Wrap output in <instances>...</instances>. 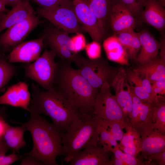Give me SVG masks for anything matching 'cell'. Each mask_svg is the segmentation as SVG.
Wrapping results in <instances>:
<instances>
[{"label":"cell","mask_w":165,"mask_h":165,"mask_svg":"<svg viewBox=\"0 0 165 165\" xmlns=\"http://www.w3.org/2000/svg\"><path fill=\"white\" fill-rule=\"evenodd\" d=\"M6 5L3 0H0V12H4L6 13L9 10H8L6 7Z\"/></svg>","instance_id":"bcb514c9"},{"label":"cell","mask_w":165,"mask_h":165,"mask_svg":"<svg viewBox=\"0 0 165 165\" xmlns=\"http://www.w3.org/2000/svg\"><path fill=\"white\" fill-rule=\"evenodd\" d=\"M122 165H151L148 161H145L140 158L130 155L123 152L121 160Z\"/></svg>","instance_id":"8d00e7d4"},{"label":"cell","mask_w":165,"mask_h":165,"mask_svg":"<svg viewBox=\"0 0 165 165\" xmlns=\"http://www.w3.org/2000/svg\"><path fill=\"white\" fill-rule=\"evenodd\" d=\"M79 68L78 70L81 75L92 87L98 90L106 82L111 85L119 69L111 66L106 60L101 57L90 59L83 57Z\"/></svg>","instance_id":"8992f818"},{"label":"cell","mask_w":165,"mask_h":165,"mask_svg":"<svg viewBox=\"0 0 165 165\" xmlns=\"http://www.w3.org/2000/svg\"><path fill=\"white\" fill-rule=\"evenodd\" d=\"M54 86L80 113L95 116L94 102L99 90L92 87L70 64L64 61L59 63Z\"/></svg>","instance_id":"7a4b0ae2"},{"label":"cell","mask_w":165,"mask_h":165,"mask_svg":"<svg viewBox=\"0 0 165 165\" xmlns=\"http://www.w3.org/2000/svg\"><path fill=\"white\" fill-rule=\"evenodd\" d=\"M102 120L95 115L81 114L72 121L62 136L64 161L69 163L80 150L98 145Z\"/></svg>","instance_id":"277c9868"},{"label":"cell","mask_w":165,"mask_h":165,"mask_svg":"<svg viewBox=\"0 0 165 165\" xmlns=\"http://www.w3.org/2000/svg\"><path fill=\"white\" fill-rule=\"evenodd\" d=\"M29 1L22 0L6 13L0 23V33L35 13Z\"/></svg>","instance_id":"44dd1931"},{"label":"cell","mask_w":165,"mask_h":165,"mask_svg":"<svg viewBox=\"0 0 165 165\" xmlns=\"http://www.w3.org/2000/svg\"><path fill=\"white\" fill-rule=\"evenodd\" d=\"M165 38L164 36H163L162 42L160 43V49H161V50L160 53V57L163 61L165 63Z\"/></svg>","instance_id":"ee69618b"},{"label":"cell","mask_w":165,"mask_h":165,"mask_svg":"<svg viewBox=\"0 0 165 165\" xmlns=\"http://www.w3.org/2000/svg\"><path fill=\"white\" fill-rule=\"evenodd\" d=\"M30 118L26 123L11 120L13 123L21 125L31 133L33 145L31 152L25 154L45 165H58L57 157L64 155L62 138L63 131L53 123L43 118L30 106Z\"/></svg>","instance_id":"6da1fadb"},{"label":"cell","mask_w":165,"mask_h":165,"mask_svg":"<svg viewBox=\"0 0 165 165\" xmlns=\"http://www.w3.org/2000/svg\"><path fill=\"white\" fill-rule=\"evenodd\" d=\"M17 67L9 63L4 54H0V90L16 74Z\"/></svg>","instance_id":"f546056e"},{"label":"cell","mask_w":165,"mask_h":165,"mask_svg":"<svg viewBox=\"0 0 165 165\" xmlns=\"http://www.w3.org/2000/svg\"><path fill=\"white\" fill-rule=\"evenodd\" d=\"M20 165H42V162L36 160L34 158L29 155L24 154L22 156Z\"/></svg>","instance_id":"60d3db41"},{"label":"cell","mask_w":165,"mask_h":165,"mask_svg":"<svg viewBox=\"0 0 165 165\" xmlns=\"http://www.w3.org/2000/svg\"><path fill=\"white\" fill-rule=\"evenodd\" d=\"M148 162L151 165H165V151L156 153L150 156Z\"/></svg>","instance_id":"ab89813d"},{"label":"cell","mask_w":165,"mask_h":165,"mask_svg":"<svg viewBox=\"0 0 165 165\" xmlns=\"http://www.w3.org/2000/svg\"><path fill=\"white\" fill-rule=\"evenodd\" d=\"M125 129L126 132L124 133L123 137L120 141L119 147L124 153L137 156L139 153L141 140L140 134L138 131L130 125Z\"/></svg>","instance_id":"484cf974"},{"label":"cell","mask_w":165,"mask_h":165,"mask_svg":"<svg viewBox=\"0 0 165 165\" xmlns=\"http://www.w3.org/2000/svg\"><path fill=\"white\" fill-rule=\"evenodd\" d=\"M46 33L35 39L23 42L11 51L8 56L10 63H29L35 61L40 56L44 46Z\"/></svg>","instance_id":"4fadbf2b"},{"label":"cell","mask_w":165,"mask_h":165,"mask_svg":"<svg viewBox=\"0 0 165 165\" xmlns=\"http://www.w3.org/2000/svg\"><path fill=\"white\" fill-rule=\"evenodd\" d=\"M74 45L75 52L78 53L85 48L86 44V38L82 33H78L71 38Z\"/></svg>","instance_id":"74e56055"},{"label":"cell","mask_w":165,"mask_h":165,"mask_svg":"<svg viewBox=\"0 0 165 165\" xmlns=\"http://www.w3.org/2000/svg\"><path fill=\"white\" fill-rule=\"evenodd\" d=\"M141 140L139 153L147 161L151 156L165 151V134L152 128L139 132Z\"/></svg>","instance_id":"9a60e30c"},{"label":"cell","mask_w":165,"mask_h":165,"mask_svg":"<svg viewBox=\"0 0 165 165\" xmlns=\"http://www.w3.org/2000/svg\"><path fill=\"white\" fill-rule=\"evenodd\" d=\"M40 23L38 18L34 13L7 28L0 35V50L4 53L12 50L23 42L31 31Z\"/></svg>","instance_id":"9c48e42d"},{"label":"cell","mask_w":165,"mask_h":165,"mask_svg":"<svg viewBox=\"0 0 165 165\" xmlns=\"http://www.w3.org/2000/svg\"><path fill=\"white\" fill-rule=\"evenodd\" d=\"M103 46L108 60L122 64H128L127 51L115 35L104 39Z\"/></svg>","instance_id":"7402d4cb"},{"label":"cell","mask_w":165,"mask_h":165,"mask_svg":"<svg viewBox=\"0 0 165 165\" xmlns=\"http://www.w3.org/2000/svg\"><path fill=\"white\" fill-rule=\"evenodd\" d=\"M98 145L110 152L114 147L119 145L103 120L100 129Z\"/></svg>","instance_id":"4dcf8cb0"},{"label":"cell","mask_w":165,"mask_h":165,"mask_svg":"<svg viewBox=\"0 0 165 165\" xmlns=\"http://www.w3.org/2000/svg\"><path fill=\"white\" fill-rule=\"evenodd\" d=\"M152 99L153 103L165 98V81H156L151 83Z\"/></svg>","instance_id":"d6a6232c"},{"label":"cell","mask_w":165,"mask_h":165,"mask_svg":"<svg viewBox=\"0 0 165 165\" xmlns=\"http://www.w3.org/2000/svg\"><path fill=\"white\" fill-rule=\"evenodd\" d=\"M115 3L120 4L129 9L138 21L145 0H114Z\"/></svg>","instance_id":"1f68e13d"},{"label":"cell","mask_w":165,"mask_h":165,"mask_svg":"<svg viewBox=\"0 0 165 165\" xmlns=\"http://www.w3.org/2000/svg\"><path fill=\"white\" fill-rule=\"evenodd\" d=\"M0 54H4V53L0 50Z\"/></svg>","instance_id":"f907efd6"},{"label":"cell","mask_w":165,"mask_h":165,"mask_svg":"<svg viewBox=\"0 0 165 165\" xmlns=\"http://www.w3.org/2000/svg\"><path fill=\"white\" fill-rule=\"evenodd\" d=\"M111 85L106 82L101 86L94 101V114L105 121L118 122L125 129L129 125L111 92Z\"/></svg>","instance_id":"52a82bcc"},{"label":"cell","mask_w":165,"mask_h":165,"mask_svg":"<svg viewBox=\"0 0 165 165\" xmlns=\"http://www.w3.org/2000/svg\"><path fill=\"white\" fill-rule=\"evenodd\" d=\"M115 92L116 100L123 111L127 121L130 124L132 109L133 99L130 92V87L126 78V71L121 67L111 85Z\"/></svg>","instance_id":"7c38bea8"},{"label":"cell","mask_w":165,"mask_h":165,"mask_svg":"<svg viewBox=\"0 0 165 165\" xmlns=\"http://www.w3.org/2000/svg\"><path fill=\"white\" fill-rule=\"evenodd\" d=\"M31 98L28 84L25 82L19 81L8 87L5 93L0 96V105L20 107L28 111Z\"/></svg>","instance_id":"2e32d148"},{"label":"cell","mask_w":165,"mask_h":165,"mask_svg":"<svg viewBox=\"0 0 165 165\" xmlns=\"http://www.w3.org/2000/svg\"><path fill=\"white\" fill-rule=\"evenodd\" d=\"M56 56L52 50H45L33 63L23 65L25 76L46 90L53 87L59 67V63L55 61Z\"/></svg>","instance_id":"5b68a950"},{"label":"cell","mask_w":165,"mask_h":165,"mask_svg":"<svg viewBox=\"0 0 165 165\" xmlns=\"http://www.w3.org/2000/svg\"><path fill=\"white\" fill-rule=\"evenodd\" d=\"M31 88L30 106L39 114L50 117L52 123L61 130L65 131L72 121L81 114L54 86L44 91L33 83Z\"/></svg>","instance_id":"3957f363"},{"label":"cell","mask_w":165,"mask_h":165,"mask_svg":"<svg viewBox=\"0 0 165 165\" xmlns=\"http://www.w3.org/2000/svg\"><path fill=\"white\" fill-rule=\"evenodd\" d=\"M86 53L90 59H94L101 57V44L93 41L86 44L85 48Z\"/></svg>","instance_id":"e575fe53"},{"label":"cell","mask_w":165,"mask_h":165,"mask_svg":"<svg viewBox=\"0 0 165 165\" xmlns=\"http://www.w3.org/2000/svg\"><path fill=\"white\" fill-rule=\"evenodd\" d=\"M0 155V165H9L17 161L20 160L22 156L15 152L6 156Z\"/></svg>","instance_id":"f35d334b"},{"label":"cell","mask_w":165,"mask_h":165,"mask_svg":"<svg viewBox=\"0 0 165 165\" xmlns=\"http://www.w3.org/2000/svg\"><path fill=\"white\" fill-rule=\"evenodd\" d=\"M42 8L48 9L60 5H72V0H31Z\"/></svg>","instance_id":"d590c367"},{"label":"cell","mask_w":165,"mask_h":165,"mask_svg":"<svg viewBox=\"0 0 165 165\" xmlns=\"http://www.w3.org/2000/svg\"><path fill=\"white\" fill-rule=\"evenodd\" d=\"M75 14L83 30L93 41L101 44L107 35V31L84 0H72Z\"/></svg>","instance_id":"30bf717a"},{"label":"cell","mask_w":165,"mask_h":165,"mask_svg":"<svg viewBox=\"0 0 165 165\" xmlns=\"http://www.w3.org/2000/svg\"><path fill=\"white\" fill-rule=\"evenodd\" d=\"M10 149L5 143L2 137H0V155L5 154Z\"/></svg>","instance_id":"7bdbcfd3"},{"label":"cell","mask_w":165,"mask_h":165,"mask_svg":"<svg viewBox=\"0 0 165 165\" xmlns=\"http://www.w3.org/2000/svg\"><path fill=\"white\" fill-rule=\"evenodd\" d=\"M138 34L141 45V51L136 61L139 64L144 65L158 55L160 43L147 30H142Z\"/></svg>","instance_id":"ffe728a7"},{"label":"cell","mask_w":165,"mask_h":165,"mask_svg":"<svg viewBox=\"0 0 165 165\" xmlns=\"http://www.w3.org/2000/svg\"><path fill=\"white\" fill-rule=\"evenodd\" d=\"M46 33L45 40L49 47L66 46L72 52L76 53L71 38L68 34L56 27L51 28Z\"/></svg>","instance_id":"83f0119b"},{"label":"cell","mask_w":165,"mask_h":165,"mask_svg":"<svg viewBox=\"0 0 165 165\" xmlns=\"http://www.w3.org/2000/svg\"><path fill=\"white\" fill-rule=\"evenodd\" d=\"M6 114H0V137H2L9 125L5 120L4 117Z\"/></svg>","instance_id":"b9f144b4"},{"label":"cell","mask_w":165,"mask_h":165,"mask_svg":"<svg viewBox=\"0 0 165 165\" xmlns=\"http://www.w3.org/2000/svg\"><path fill=\"white\" fill-rule=\"evenodd\" d=\"M130 91L133 103L130 126L138 132L149 128H153V103L142 100L137 97L131 89Z\"/></svg>","instance_id":"8fae6325"},{"label":"cell","mask_w":165,"mask_h":165,"mask_svg":"<svg viewBox=\"0 0 165 165\" xmlns=\"http://www.w3.org/2000/svg\"><path fill=\"white\" fill-rule=\"evenodd\" d=\"M103 121L110 130L114 139L116 141H120L124 134L123 131V129L125 128L124 126L117 121Z\"/></svg>","instance_id":"836d02e7"},{"label":"cell","mask_w":165,"mask_h":165,"mask_svg":"<svg viewBox=\"0 0 165 165\" xmlns=\"http://www.w3.org/2000/svg\"><path fill=\"white\" fill-rule=\"evenodd\" d=\"M138 20L127 8L118 4H115L110 13L108 28L114 33L134 29Z\"/></svg>","instance_id":"e0dca14e"},{"label":"cell","mask_w":165,"mask_h":165,"mask_svg":"<svg viewBox=\"0 0 165 165\" xmlns=\"http://www.w3.org/2000/svg\"><path fill=\"white\" fill-rule=\"evenodd\" d=\"M6 13L4 12H0V23L2 19L4 18L6 15Z\"/></svg>","instance_id":"7dc6e473"},{"label":"cell","mask_w":165,"mask_h":165,"mask_svg":"<svg viewBox=\"0 0 165 165\" xmlns=\"http://www.w3.org/2000/svg\"><path fill=\"white\" fill-rule=\"evenodd\" d=\"M125 49L129 59L136 60L137 53L141 45L138 33L134 29H129L114 34Z\"/></svg>","instance_id":"d4e9b609"},{"label":"cell","mask_w":165,"mask_h":165,"mask_svg":"<svg viewBox=\"0 0 165 165\" xmlns=\"http://www.w3.org/2000/svg\"><path fill=\"white\" fill-rule=\"evenodd\" d=\"M25 130L22 125L16 127L9 125L6 130L2 137L6 145L13 152L19 154L20 148L26 145V144L24 139Z\"/></svg>","instance_id":"4316f807"},{"label":"cell","mask_w":165,"mask_h":165,"mask_svg":"<svg viewBox=\"0 0 165 165\" xmlns=\"http://www.w3.org/2000/svg\"><path fill=\"white\" fill-rule=\"evenodd\" d=\"M37 13L48 20L55 27L68 34L85 32L74 12L73 5H60L53 8H38Z\"/></svg>","instance_id":"ba28073f"},{"label":"cell","mask_w":165,"mask_h":165,"mask_svg":"<svg viewBox=\"0 0 165 165\" xmlns=\"http://www.w3.org/2000/svg\"><path fill=\"white\" fill-rule=\"evenodd\" d=\"M160 2L163 5L165 6V0H157Z\"/></svg>","instance_id":"681fc988"},{"label":"cell","mask_w":165,"mask_h":165,"mask_svg":"<svg viewBox=\"0 0 165 165\" xmlns=\"http://www.w3.org/2000/svg\"><path fill=\"white\" fill-rule=\"evenodd\" d=\"M164 6L157 0H145L140 21H143L159 31L165 27Z\"/></svg>","instance_id":"ac0fdd59"},{"label":"cell","mask_w":165,"mask_h":165,"mask_svg":"<svg viewBox=\"0 0 165 165\" xmlns=\"http://www.w3.org/2000/svg\"><path fill=\"white\" fill-rule=\"evenodd\" d=\"M145 77L151 83L165 81V63L157 55L147 63L134 68Z\"/></svg>","instance_id":"603a6c76"},{"label":"cell","mask_w":165,"mask_h":165,"mask_svg":"<svg viewBox=\"0 0 165 165\" xmlns=\"http://www.w3.org/2000/svg\"><path fill=\"white\" fill-rule=\"evenodd\" d=\"M98 19L102 26L107 31L111 10L114 0H84Z\"/></svg>","instance_id":"cb8c5ba5"},{"label":"cell","mask_w":165,"mask_h":165,"mask_svg":"<svg viewBox=\"0 0 165 165\" xmlns=\"http://www.w3.org/2000/svg\"><path fill=\"white\" fill-rule=\"evenodd\" d=\"M125 71L127 81L134 94L142 100L153 103L150 82L134 69Z\"/></svg>","instance_id":"d6986e66"},{"label":"cell","mask_w":165,"mask_h":165,"mask_svg":"<svg viewBox=\"0 0 165 165\" xmlns=\"http://www.w3.org/2000/svg\"><path fill=\"white\" fill-rule=\"evenodd\" d=\"M22 0H3L6 6L9 5L13 7Z\"/></svg>","instance_id":"f6af8a7d"},{"label":"cell","mask_w":165,"mask_h":165,"mask_svg":"<svg viewBox=\"0 0 165 165\" xmlns=\"http://www.w3.org/2000/svg\"><path fill=\"white\" fill-rule=\"evenodd\" d=\"M6 108L3 106L2 108H0V114H6Z\"/></svg>","instance_id":"c3c4849f"},{"label":"cell","mask_w":165,"mask_h":165,"mask_svg":"<svg viewBox=\"0 0 165 165\" xmlns=\"http://www.w3.org/2000/svg\"><path fill=\"white\" fill-rule=\"evenodd\" d=\"M108 150L98 145H91L77 152L69 163L70 165H113Z\"/></svg>","instance_id":"5bb4252c"},{"label":"cell","mask_w":165,"mask_h":165,"mask_svg":"<svg viewBox=\"0 0 165 165\" xmlns=\"http://www.w3.org/2000/svg\"><path fill=\"white\" fill-rule=\"evenodd\" d=\"M152 127L165 134V98L153 103Z\"/></svg>","instance_id":"f1b7e54d"}]
</instances>
